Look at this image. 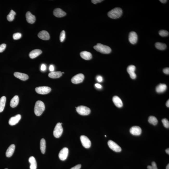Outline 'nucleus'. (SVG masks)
<instances>
[{"instance_id":"nucleus-1","label":"nucleus","mask_w":169,"mask_h":169,"mask_svg":"<svg viewBox=\"0 0 169 169\" xmlns=\"http://www.w3.org/2000/svg\"><path fill=\"white\" fill-rule=\"evenodd\" d=\"M94 48L97 51L104 54H108L111 53V48L108 46L103 45L101 43H98L94 47Z\"/></svg>"},{"instance_id":"nucleus-2","label":"nucleus","mask_w":169,"mask_h":169,"mask_svg":"<svg viewBox=\"0 0 169 169\" xmlns=\"http://www.w3.org/2000/svg\"><path fill=\"white\" fill-rule=\"evenodd\" d=\"M122 14V9L120 8L116 7L109 11L107 15L109 17L112 19H116L120 17Z\"/></svg>"},{"instance_id":"nucleus-3","label":"nucleus","mask_w":169,"mask_h":169,"mask_svg":"<svg viewBox=\"0 0 169 169\" xmlns=\"http://www.w3.org/2000/svg\"><path fill=\"white\" fill-rule=\"evenodd\" d=\"M45 109V106L43 102L41 101H37L34 107L35 114L37 116H41Z\"/></svg>"},{"instance_id":"nucleus-4","label":"nucleus","mask_w":169,"mask_h":169,"mask_svg":"<svg viewBox=\"0 0 169 169\" xmlns=\"http://www.w3.org/2000/svg\"><path fill=\"white\" fill-rule=\"evenodd\" d=\"M76 111L79 114L83 116H86L89 114L90 113V109L84 106H81L76 107Z\"/></svg>"},{"instance_id":"nucleus-5","label":"nucleus","mask_w":169,"mask_h":169,"mask_svg":"<svg viewBox=\"0 0 169 169\" xmlns=\"http://www.w3.org/2000/svg\"><path fill=\"white\" fill-rule=\"evenodd\" d=\"M63 129L61 123L59 122L56 124L53 131V135L55 138H59L62 135Z\"/></svg>"},{"instance_id":"nucleus-6","label":"nucleus","mask_w":169,"mask_h":169,"mask_svg":"<svg viewBox=\"0 0 169 169\" xmlns=\"http://www.w3.org/2000/svg\"><path fill=\"white\" fill-rule=\"evenodd\" d=\"M35 90L37 93L39 94L44 95L50 93L51 89L48 87L43 86L36 87Z\"/></svg>"},{"instance_id":"nucleus-7","label":"nucleus","mask_w":169,"mask_h":169,"mask_svg":"<svg viewBox=\"0 0 169 169\" xmlns=\"http://www.w3.org/2000/svg\"><path fill=\"white\" fill-rule=\"evenodd\" d=\"M80 140L82 145L85 148H89L91 146V142L87 136L82 135L80 136Z\"/></svg>"},{"instance_id":"nucleus-8","label":"nucleus","mask_w":169,"mask_h":169,"mask_svg":"<svg viewBox=\"0 0 169 169\" xmlns=\"http://www.w3.org/2000/svg\"><path fill=\"white\" fill-rule=\"evenodd\" d=\"M108 145L110 148L116 152H120L122 151V149L118 144L113 141L110 140L108 142Z\"/></svg>"},{"instance_id":"nucleus-9","label":"nucleus","mask_w":169,"mask_h":169,"mask_svg":"<svg viewBox=\"0 0 169 169\" xmlns=\"http://www.w3.org/2000/svg\"><path fill=\"white\" fill-rule=\"evenodd\" d=\"M84 78V76L82 74H78L72 78L71 81L74 84H79L82 82Z\"/></svg>"},{"instance_id":"nucleus-10","label":"nucleus","mask_w":169,"mask_h":169,"mask_svg":"<svg viewBox=\"0 0 169 169\" xmlns=\"http://www.w3.org/2000/svg\"><path fill=\"white\" fill-rule=\"evenodd\" d=\"M69 153V150L67 147H64L60 151L59 154V159L61 160L64 161L67 159Z\"/></svg>"},{"instance_id":"nucleus-11","label":"nucleus","mask_w":169,"mask_h":169,"mask_svg":"<svg viewBox=\"0 0 169 169\" xmlns=\"http://www.w3.org/2000/svg\"><path fill=\"white\" fill-rule=\"evenodd\" d=\"M127 70L132 79H134L136 78V75L135 73L136 70V67L134 66L131 65L129 66L127 68Z\"/></svg>"},{"instance_id":"nucleus-12","label":"nucleus","mask_w":169,"mask_h":169,"mask_svg":"<svg viewBox=\"0 0 169 169\" xmlns=\"http://www.w3.org/2000/svg\"><path fill=\"white\" fill-rule=\"evenodd\" d=\"M138 36L137 34L134 31L130 32L129 36V41L132 44H136L137 43Z\"/></svg>"},{"instance_id":"nucleus-13","label":"nucleus","mask_w":169,"mask_h":169,"mask_svg":"<svg viewBox=\"0 0 169 169\" xmlns=\"http://www.w3.org/2000/svg\"><path fill=\"white\" fill-rule=\"evenodd\" d=\"M21 115L18 114L16 116L12 117L9 120V123L10 125L13 126L17 124L21 118Z\"/></svg>"},{"instance_id":"nucleus-14","label":"nucleus","mask_w":169,"mask_h":169,"mask_svg":"<svg viewBox=\"0 0 169 169\" xmlns=\"http://www.w3.org/2000/svg\"><path fill=\"white\" fill-rule=\"evenodd\" d=\"M130 132L132 135L135 136H139L142 133V130L140 127L135 126L130 128Z\"/></svg>"},{"instance_id":"nucleus-15","label":"nucleus","mask_w":169,"mask_h":169,"mask_svg":"<svg viewBox=\"0 0 169 169\" xmlns=\"http://www.w3.org/2000/svg\"><path fill=\"white\" fill-rule=\"evenodd\" d=\"M38 36L40 39L44 40H48L50 39V36L48 32L46 30H42L38 34Z\"/></svg>"},{"instance_id":"nucleus-16","label":"nucleus","mask_w":169,"mask_h":169,"mask_svg":"<svg viewBox=\"0 0 169 169\" xmlns=\"http://www.w3.org/2000/svg\"><path fill=\"white\" fill-rule=\"evenodd\" d=\"M53 14L57 17L61 18L66 16V12L60 8H56L53 11Z\"/></svg>"},{"instance_id":"nucleus-17","label":"nucleus","mask_w":169,"mask_h":169,"mask_svg":"<svg viewBox=\"0 0 169 169\" xmlns=\"http://www.w3.org/2000/svg\"><path fill=\"white\" fill-rule=\"evenodd\" d=\"M26 19L29 23L33 24L36 21V17L30 11L27 12L26 14Z\"/></svg>"},{"instance_id":"nucleus-18","label":"nucleus","mask_w":169,"mask_h":169,"mask_svg":"<svg viewBox=\"0 0 169 169\" xmlns=\"http://www.w3.org/2000/svg\"><path fill=\"white\" fill-rule=\"evenodd\" d=\"M113 101L115 105L118 108H121L123 106L122 100L117 96H114L113 98Z\"/></svg>"},{"instance_id":"nucleus-19","label":"nucleus","mask_w":169,"mask_h":169,"mask_svg":"<svg viewBox=\"0 0 169 169\" xmlns=\"http://www.w3.org/2000/svg\"><path fill=\"white\" fill-rule=\"evenodd\" d=\"M42 53V51L39 49H35L31 51L29 56L31 59L36 58Z\"/></svg>"},{"instance_id":"nucleus-20","label":"nucleus","mask_w":169,"mask_h":169,"mask_svg":"<svg viewBox=\"0 0 169 169\" xmlns=\"http://www.w3.org/2000/svg\"><path fill=\"white\" fill-rule=\"evenodd\" d=\"M14 75L15 77L19 78L22 81L27 80L29 78V76L27 74L19 72H15L14 73Z\"/></svg>"},{"instance_id":"nucleus-21","label":"nucleus","mask_w":169,"mask_h":169,"mask_svg":"<svg viewBox=\"0 0 169 169\" xmlns=\"http://www.w3.org/2000/svg\"><path fill=\"white\" fill-rule=\"evenodd\" d=\"M15 146L14 144L11 145L7 149L6 152V156L7 157L9 158L12 156L14 152Z\"/></svg>"},{"instance_id":"nucleus-22","label":"nucleus","mask_w":169,"mask_h":169,"mask_svg":"<svg viewBox=\"0 0 169 169\" xmlns=\"http://www.w3.org/2000/svg\"><path fill=\"white\" fill-rule=\"evenodd\" d=\"M80 56L83 59L85 60H90L92 58V55L91 53L87 51H83L81 52Z\"/></svg>"},{"instance_id":"nucleus-23","label":"nucleus","mask_w":169,"mask_h":169,"mask_svg":"<svg viewBox=\"0 0 169 169\" xmlns=\"http://www.w3.org/2000/svg\"><path fill=\"white\" fill-rule=\"evenodd\" d=\"M19 98L18 96H15L12 98L10 102V107L14 108L18 105L19 103Z\"/></svg>"},{"instance_id":"nucleus-24","label":"nucleus","mask_w":169,"mask_h":169,"mask_svg":"<svg viewBox=\"0 0 169 169\" xmlns=\"http://www.w3.org/2000/svg\"><path fill=\"white\" fill-rule=\"evenodd\" d=\"M167 89V86L165 84H160L156 87V91L158 93H162L166 91Z\"/></svg>"},{"instance_id":"nucleus-25","label":"nucleus","mask_w":169,"mask_h":169,"mask_svg":"<svg viewBox=\"0 0 169 169\" xmlns=\"http://www.w3.org/2000/svg\"><path fill=\"white\" fill-rule=\"evenodd\" d=\"M29 162L30 164V169H36L37 165L36 159L33 156H31L29 158Z\"/></svg>"},{"instance_id":"nucleus-26","label":"nucleus","mask_w":169,"mask_h":169,"mask_svg":"<svg viewBox=\"0 0 169 169\" xmlns=\"http://www.w3.org/2000/svg\"><path fill=\"white\" fill-rule=\"evenodd\" d=\"M62 73L61 72H51L48 74V76L51 78H57L62 76Z\"/></svg>"},{"instance_id":"nucleus-27","label":"nucleus","mask_w":169,"mask_h":169,"mask_svg":"<svg viewBox=\"0 0 169 169\" xmlns=\"http://www.w3.org/2000/svg\"><path fill=\"white\" fill-rule=\"evenodd\" d=\"M6 98L5 96H3L0 99V113L4 110L5 105Z\"/></svg>"},{"instance_id":"nucleus-28","label":"nucleus","mask_w":169,"mask_h":169,"mask_svg":"<svg viewBox=\"0 0 169 169\" xmlns=\"http://www.w3.org/2000/svg\"><path fill=\"white\" fill-rule=\"evenodd\" d=\"M40 145L41 153L44 154L45 153L46 149V142L45 139H42L41 140Z\"/></svg>"},{"instance_id":"nucleus-29","label":"nucleus","mask_w":169,"mask_h":169,"mask_svg":"<svg viewBox=\"0 0 169 169\" xmlns=\"http://www.w3.org/2000/svg\"><path fill=\"white\" fill-rule=\"evenodd\" d=\"M157 49L160 50H164L166 48L167 46L165 44L160 42H157L155 44Z\"/></svg>"},{"instance_id":"nucleus-30","label":"nucleus","mask_w":169,"mask_h":169,"mask_svg":"<svg viewBox=\"0 0 169 169\" xmlns=\"http://www.w3.org/2000/svg\"><path fill=\"white\" fill-rule=\"evenodd\" d=\"M16 13L13 10H11L9 14L7 15V19L9 21H12L15 18V16L16 15Z\"/></svg>"},{"instance_id":"nucleus-31","label":"nucleus","mask_w":169,"mask_h":169,"mask_svg":"<svg viewBox=\"0 0 169 169\" xmlns=\"http://www.w3.org/2000/svg\"><path fill=\"white\" fill-rule=\"evenodd\" d=\"M148 121L150 124L154 126L156 125L158 123L157 118L153 116H151L149 117Z\"/></svg>"},{"instance_id":"nucleus-32","label":"nucleus","mask_w":169,"mask_h":169,"mask_svg":"<svg viewBox=\"0 0 169 169\" xmlns=\"http://www.w3.org/2000/svg\"><path fill=\"white\" fill-rule=\"evenodd\" d=\"M159 35L162 37H166L169 35V32L167 30H162L159 32Z\"/></svg>"},{"instance_id":"nucleus-33","label":"nucleus","mask_w":169,"mask_h":169,"mask_svg":"<svg viewBox=\"0 0 169 169\" xmlns=\"http://www.w3.org/2000/svg\"><path fill=\"white\" fill-rule=\"evenodd\" d=\"M66 34L65 31L63 30L61 32L60 36V40L61 42H62L65 39Z\"/></svg>"},{"instance_id":"nucleus-34","label":"nucleus","mask_w":169,"mask_h":169,"mask_svg":"<svg viewBox=\"0 0 169 169\" xmlns=\"http://www.w3.org/2000/svg\"><path fill=\"white\" fill-rule=\"evenodd\" d=\"M162 122L164 127L166 128H169V122L168 120L166 118H164L162 120Z\"/></svg>"},{"instance_id":"nucleus-35","label":"nucleus","mask_w":169,"mask_h":169,"mask_svg":"<svg viewBox=\"0 0 169 169\" xmlns=\"http://www.w3.org/2000/svg\"><path fill=\"white\" fill-rule=\"evenodd\" d=\"M22 37V35L20 33H16L14 34L13 38L14 40H17L20 39Z\"/></svg>"},{"instance_id":"nucleus-36","label":"nucleus","mask_w":169,"mask_h":169,"mask_svg":"<svg viewBox=\"0 0 169 169\" xmlns=\"http://www.w3.org/2000/svg\"><path fill=\"white\" fill-rule=\"evenodd\" d=\"M147 168L148 169H158L156 164L154 162H152V166H148L147 167Z\"/></svg>"},{"instance_id":"nucleus-37","label":"nucleus","mask_w":169,"mask_h":169,"mask_svg":"<svg viewBox=\"0 0 169 169\" xmlns=\"http://www.w3.org/2000/svg\"><path fill=\"white\" fill-rule=\"evenodd\" d=\"M6 44H2L0 45V53L3 52L6 48Z\"/></svg>"},{"instance_id":"nucleus-38","label":"nucleus","mask_w":169,"mask_h":169,"mask_svg":"<svg viewBox=\"0 0 169 169\" xmlns=\"http://www.w3.org/2000/svg\"><path fill=\"white\" fill-rule=\"evenodd\" d=\"M163 72L165 74L169 75V68H164L163 70Z\"/></svg>"},{"instance_id":"nucleus-39","label":"nucleus","mask_w":169,"mask_h":169,"mask_svg":"<svg viewBox=\"0 0 169 169\" xmlns=\"http://www.w3.org/2000/svg\"><path fill=\"white\" fill-rule=\"evenodd\" d=\"M102 1H102V0H92L91 1L92 3L95 4L98 3H100Z\"/></svg>"},{"instance_id":"nucleus-40","label":"nucleus","mask_w":169,"mask_h":169,"mask_svg":"<svg viewBox=\"0 0 169 169\" xmlns=\"http://www.w3.org/2000/svg\"><path fill=\"white\" fill-rule=\"evenodd\" d=\"M96 79L99 82H101L103 81V78L101 76H99L97 77Z\"/></svg>"},{"instance_id":"nucleus-41","label":"nucleus","mask_w":169,"mask_h":169,"mask_svg":"<svg viewBox=\"0 0 169 169\" xmlns=\"http://www.w3.org/2000/svg\"><path fill=\"white\" fill-rule=\"evenodd\" d=\"M81 164H79L75 166L74 167H72V168L70 169H80L81 168Z\"/></svg>"},{"instance_id":"nucleus-42","label":"nucleus","mask_w":169,"mask_h":169,"mask_svg":"<svg viewBox=\"0 0 169 169\" xmlns=\"http://www.w3.org/2000/svg\"><path fill=\"white\" fill-rule=\"evenodd\" d=\"M41 70L42 71H44L46 70V66L45 64H43L41 67Z\"/></svg>"},{"instance_id":"nucleus-43","label":"nucleus","mask_w":169,"mask_h":169,"mask_svg":"<svg viewBox=\"0 0 169 169\" xmlns=\"http://www.w3.org/2000/svg\"><path fill=\"white\" fill-rule=\"evenodd\" d=\"M49 70L50 72H53L54 70V66L53 65H50L49 67Z\"/></svg>"},{"instance_id":"nucleus-44","label":"nucleus","mask_w":169,"mask_h":169,"mask_svg":"<svg viewBox=\"0 0 169 169\" xmlns=\"http://www.w3.org/2000/svg\"><path fill=\"white\" fill-rule=\"evenodd\" d=\"M95 87H96V88L99 89H100L102 87V86H101L100 84H99L96 83L95 84Z\"/></svg>"},{"instance_id":"nucleus-45","label":"nucleus","mask_w":169,"mask_h":169,"mask_svg":"<svg viewBox=\"0 0 169 169\" xmlns=\"http://www.w3.org/2000/svg\"><path fill=\"white\" fill-rule=\"evenodd\" d=\"M160 2L162 3H165L167 1V0H160Z\"/></svg>"},{"instance_id":"nucleus-46","label":"nucleus","mask_w":169,"mask_h":169,"mask_svg":"<svg viewBox=\"0 0 169 169\" xmlns=\"http://www.w3.org/2000/svg\"><path fill=\"white\" fill-rule=\"evenodd\" d=\"M166 105L167 107H169V100H168V101H167L166 103Z\"/></svg>"},{"instance_id":"nucleus-47","label":"nucleus","mask_w":169,"mask_h":169,"mask_svg":"<svg viewBox=\"0 0 169 169\" xmlns=\"http://www.w3.org/2000/svg\"><path fill=\"white\" fill-rule=\"evenodd\" d=\"M166 152L167 154H169V148H167L166 150Z\"/></svg>"},{"instance_id":"nucleus-48","label":"nucleus","mask_w":169,"mask_h":169,"mask_svg":"<svg viewBox=\"0 0 169 169\" xmlns=\"http://www.w3.org/2000/svg\"><path fill=\"white\" fill-rule=\"evenodd\" d=\"M166 169H169V164H168L166 167Z\"/></svg>"},{"instance_id":"nucleus-49","label":"nucleus","mask_w":169,"mask_h":169,"mask_svg":"<svg viewBox=\"0 0 169 169\" xmlns=\"http://www.w3.org/2000/svg\"><path fill=\"white\" fill-rule=\"evenodd\" d=\"M105 136H106V135H105Z\"/></svg>"},{"instance_id":"nucleus-50","label":"nucleus","mask_w":169,"mask_h":169,"mask_svg":"<svg viewBox=\"0 0 169 169\" xmlns=\"http://www.w3.org/2000/svg\"></svg>"},{"instance_id":"nucleus-51","label":"nucleus","mask_w":169,"mask_h":169,"mask_svg":"<svg viewBox=\"0 0 169 169\" xmlns=\"http://www.w3.org/2000/svg\"><path fill=\"white\" fill-rule=\"evenodd\" d=\"M8 169V168H5V169Z\"/></svg>"}]
</instances>
